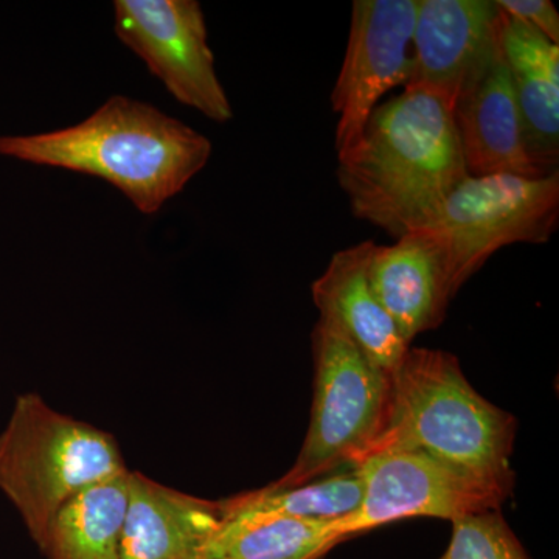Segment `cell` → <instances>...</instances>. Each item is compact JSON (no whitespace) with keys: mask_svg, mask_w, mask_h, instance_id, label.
<instances>
[{"mask_svg":"<svg viewBox=\"0 0 559 559\" xmlns=\"http://www.w3.org/2000/svg\"><path fill=\"white\" fill-rule=\"evenodd\" d=\"M452 105L418 87L378 106L341 154L337 180L353 215L404 237L423 229L468 178Z\"/></svg>","mask_w":559,"mask_h":559,"instance_id":"obj_1","label":"cell"},{"mask_svg":"<svg viewBox=\"0 0 559 559\" xmlns=\"http://www.w3.org/2000/svg\"><path fill=\"white\" fill-rule=\"evenodd\" d=\"M0 154L95 176L154 215L204 170L212 142L156 106L114 95L75 127L0 138Z\"/></svg>","mask_w":559,"mask_h":559,"instance_id":"obj_2","label":"cell"},{"mask_svg":"<svg viewBox=\"0 0 559 559\" xmlns=\"http://www.w3.org/2000/svg\"><path fill=\"white\" fill-rule=\"evenodd\" d=\"M516 433V417L471 385L457 356L409 348L392 371L388 426L367 455L411 448L465 476L513 491L516 474L510 459Z\"/></svg>","mask_w":559,"mask_h":559,"instance_id":"obj_3","label":"cell"},{"mask_svg":"<svg viewBox=\"0 0 559 559\" xmlns=\"http://www.w3.org/2000/svg\"><path fill=\"white\" fill-rule=\"evenodd\" d=\"M127 469L112 436L51 409L36 393L17 396L0 433V489L40 551L66 502Z\"/></svg>","mask_w":559,"mask_h":559,"instance_id":"obj_4","label":"cell"},{"mask_svg":"<svg viewBox=\"0 0 559 559\" xmlns=\"http://www.w3.org/2000/svg\"><path fill=\"white\" fill-rule=\"evenodd\" d=\"M314 395L311 421L296 462L267 487L311 484L369 454L388 426L392 373L367 358L333 319L312 331Z\"/></svg>","mask_w":559,"mask_h":559,"instance_id":"obj_5","label":"cell"},{"mask_svg":"<svg viewBox=\"0 0 559 559\" xmlns=\"http://www.w3.org/2000/svg\"><path fill=\"white\" fill-rule=\"evenodd\" d=\"M559 224V170L543 178H466L423 229L447 253L455 296L498 250L549 242Z\"/></svg>","mask_w":559,"mask_h":559,"instance_id":"obj_6","label":"cell"},{"mask_svg":"<svg viewBox=\"0 0 559 559\" xmlns=\"http://www.w3.org/2000/svg\"><path fill=\"white\" fill-rule=\"evenodd\" d=\"M352 468L362 479L364 496L352 516L337 521L345 540L411 518L454 521L465 514L500 510L513 492L465 476L411 448L371 452Z\"/></svg>","mask_w":559,"mask_h":559,"instance_id":"obj_7","label":"cell"},{"mask_svg":"<svg viewBox=\"0 0 559 559\" xmlns=\"http://www.w3.org/2000/svg\"><path fill=\"white\" fill-rule=\"evenodd\" d=\"M114 28L176 100L216 123L231 120L200 2L116 0Z\"/></svg>","mask_w":559,"mask_h":559,"instance_id":"obj_8","label":"cell"},{"mask_svg":"<svg viewBox=\"0 0 559 559\" xmlns=\"http://www.w3.org/2000/svg\"><path fill=\"white\" fill-rule=\"evenodd\" d=\"M418 0H355L347 51L333 92L337 156L362 138L373 110L389 91L406 86Z\"/></svg>","mask_w":559,"mask_h":559,"instance_id":"obj_9","label":"cell"},{"mask_svg":"<svg viewBox=\"0 0 559 559\" xmlns=\"http://www.w3.org/2000/svg\"><path fill=\"white\" fill-rule=\"evenodd\" d=\"M496 0H418L412 72L404 87L440 95L452 108L500 49Z\"/></svg>","mask_w":559,"mask_h":559,"instance_id":"obj_10","label":"cell"},{"mask_svg":"<svg viewBox=\"0 0 559 559\" xmlns=\"http://www.w3.org/2000/svg\"><path fill=\"white\" fill-rule=\"evenodd\" d=\"M369 282L407 344L439 329L455 294L447 253L428 229L411 231L390 246L371 248Z\"/></svg>","mask_w":559,"mask_h":559,"instance_id":"obj_11","label":"cell"},{"mask_svg":"<svg viewBox=\"0 0 559 559\" xmlns=\"http://www.w3.org/2000/svg\"><path fill=\"white\" fill-rule=\"evenodd\" d=\"M452 112L471 178L492 175L543 178L525 153L520 110L502 50L462 91Z\"/></svg>","mask_w":559,"mask_h":559,"instance_id":"obj_12","label":"cell"},{"mask_svg":"<svg viewBox=\"0 0 559 559\" xmlns=\"http://www.w3.org/2000/svg\"><path fill=\"white\" fill-rule=\"evenodd\" d=\"M499 43L520 110L525 153L540 176L550 175L558 171L559 162V46L503 11Z\"/></svg>","mask_w":559,"mask_h":559,"instance_id":"obj_13","label":"cell"},{"mask_svg":"<svg viewBox=\"0 0 559 559\" xmlns=\"http://www.w3.org/2000/svg\"><path fill=\"white\" fill-rule=\"evenodd\" d=\"M221 522L219 502L164 487L130 471L120 559H201Z\"/></svg>","mask_w":559,"mask_h":559,"instance_id":"obj_14","label":"cell"},{"mask_svg":"<svg viewBox=\"0 0 559 559\" xmlns=\"http://www.w3.org/2000/svg\"><path fill=\"white\" fill-rule=\"evenodd\" d=\"M373 245L362 241L334 253L311 294L320 316L333 319L367 358L392 373L411 345L371 289L367 267Z\"/></svg>","mask_w":559,"mask_h":559,"instance_id":"obj_15","label":"cell"},{"mask_svg":"<svg viewBox=\"0 0 559 559\" xmlns=\"http://www.w3.org/2000/svg\"><path fill=\"white\" fill-rule=\"evenodd\" d=\"M130 469L83 489L51 521L47 559H120Z\"/></svg>","mask_w":559,"mask_h":559,"instance_id":"obj_16","label":"cell"},{"mask_svg":"<svg viewBox=\"0 0 559 559\" xmlns=\"http://www.w3.org/2000/svg\"><path fill=\"white\" fill-rule=\"evenodd\" d=\"M342 543L337 521L240 514L224 518L201 559H322Z\"/></svg>","mask_w":559,"mask_h":559,"instance_id":"obj_17","label":"cell"},{"mask_svg":"<svg viewBox=\"0 0 559 559\" xmlns=\"http://www.w3.org/2000/svg\"><path fill=\"white\" fill-rule=\"evenodd\" d=\"M364 484L355 468L300 487H264L218 500L221 516L277 514L307 521H340L352 516L362 502Z\"/></svg>","mask_w":559,"mask_h":559,"instance_id":"obj_18","label":"cell"},{"mask_svg":"<svg viewBox=\"0 0 559 559\" xmlns=\"http://www.w3.org/2000/svg\"><path fill=\"white\" fill-rule=\"evenodd\" d=\"M450 546L439 559H532L500 510L451 521Z\"/></svg>","mask_w":559,"mask_h":559,"instance_id":"obj_19","label":"cell"},{"mask_svg":"<svg viewBox=\"0 0 559 559\" xmlns=\"http://www.w3.org/2000/svg\"><path fill=\"white\" fill-rule=\"evenodd\" d=\"M496 3L503 13L527 22L559 46V14L550 0H496Z\"/></svg>","mask_w":559,"mask_h":559,"instance_id":"obj_20","label":"cell"}]
</instances>
